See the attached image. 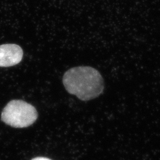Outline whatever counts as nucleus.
Listing matches in <instances>:
<instances>
[{"instance_id": "obj_1", "label": "nucleus", "mask_w": 160, "mask_h": 160, "mask_svg": "<svg viewBox=\"0 0 160 160\" xmlns=\"http://www.w3.org/2000/svg\"><path fill=\"white\" fill-rule=\"evenodd\" d=\"M62 81L69 93L82 101L98 97L104 90V81L100 73L90 67L69 69L63 75Z\"/></svg>"}, {"instance_id": "obj_3", "label": "nucleus", "mask_w": 160, "mask_h": 160, "mask_svg": "<svg viewBox=\"0 0 160 160\" xmlns=\"http://www.w3.org/2000/svg\"><path fill=\"white\" fill-rule=\"evenodd\" d=\"M22 48L16 44L0 45V67H9L20 63L23 58Z\"/></svg>"}, {"instance_id": "obj_4", "label": "nucleus", "mask_w": 160, "mask_h": 160, "mask_svg": "<svg viewBox=\"0 0 160 160\" xmlns=\"http://www.w3.org/2000/svg\"><path fill=\"white\" fill-rule=\"evenodd\" d=\"M32 160H51L48 158H45V157H36V158H34L33 159H32Z\"/></svg>"}, {"instance_id": "obj_2", "label": "nucleus", "mask_w": 160, "mask_h": 160, "mask_svg": "<svg viewBox=\"0 0 160 160\" xmlns=\"http://www.w3.org/2000/svg\"><path fill=\"white\" fill-rule=\"evenodd\" d=\"M38 116L34 106L21 100H13L3 109L1 120L12 127L23 128L32 125Z\"/></svg>"}]
</instances>
